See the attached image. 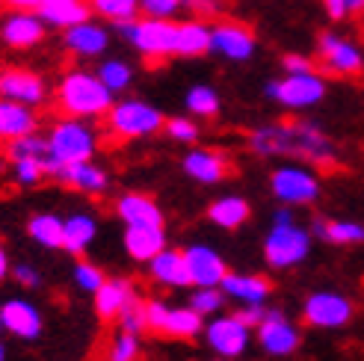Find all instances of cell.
I'll return each instance as SVG.
<instances>
[{
	"instance_id": "cell-35",
	"label": "cell",
	"mask_w": 364,
	"mask_h": 361,
	"mask_svg": "<svg viewBox=\"0 0 364 361\" xmlns=\"http://www.w3.org/2000/svg\"><path fill=\"white\" fill-rule=\"evenodd\" d=\"M89 9L98 12L101 18L113 24H124V21H134L139 15V0H86Z\"/></svg>"
},
{
	"instance_id": "cell-1",
	"label": "cell",
	"mask_w": 364,
	"mask_h": 361,
	"mask_svg": "<svg viewBox=\"0 0 364 361\" xmlns=\"http://www.w3.org/2000/svg\"><path fill=\"white\" fill-rule=\"evenodd\" d=\"M249 149L261 157H299L314 166L338 163L335 142L314 122H287L255 128L249 136Z\"/></svg>"
},
{
	"instance_id": "cell-43",
	"label": "cell",
	"mask_w": 364,
	"mask_h": 361,
	"mask_svg": "<svg viewBox=\"0 0 364 361\" xmlns=\"http://www.w3.org/2000/svg\"><path fill=\"white\" fill-rule=\"evenodd\" d=\"M166 134L175 139V142H196L198 139V124L193 122V119H187V116H178V119H169L166 124Z\"/></svg>"
},
{
	"instance_id": "cell-51",
	"label": "cell",
	"mask_w": 364,
	"mask_h": 361,
	"mask_svg": "<svg viewBox=\"0 0 364 361\" xmlns=\"http://www.w3.org/2000/svg\"><path fill=\"white\" fill-rule=\"evenodd\" d=\"M9 269H12V266H9V255H6V249L0 246V281L9 276Z\"/></svg>"
},
{
	"instance_id": "cell-10",
	"label": "cell",
	"mask_w": 364,
	"mask_h": 361,
	"mask_svg": "<svg viewBox=\"0 0 364 361\" xmlns=\"http://www.w3.org/2000/svg\"><path fill=\"white\" fill-rule=\"evenodd\" d=\"M205 338H208V347L223 355V358H237L246 352L249 340H252V326L237 317V314H225V317H216L205 326Z\"/></svg>"
},
{
	"instance_id": "cell-48",
	"label": "cell",
	"mask_w": 364,
	"mask_h": 361,
	"mask_svg": "<svg viewBox=\"0 0 364 361\" xmlns=\"http://www.w3.org/2000/svg\"><path fill=\"white\" fill-rule=\"evenodd\" d=\"M264 314H267L264 305H243V311H237V317L246 323V326H252V329H258V326H261V323H264Z\"/></svg>"
},
{
	"instance_id": "cell-53",
	"label": "cell",
	"mask_w": 364,
	"mask_h": 361,
	"mask_svg": "<svg viewBox=\"0 0 364 361\" xmlns=\"http://www.w3.org/2000/svg\"><path fill=\"white\" fill-rule=\"evenodd\" d=\"M0 361H6V347L0 344Z\"/></svg>"
},
{
	"instance_id": "cell-56",
	"label": "cell",
	"mask_w": 364,
	"mask_h": 361,
	"mask_svg": "<svg viewBox=\"0 0 364 361\" xmlns=\"http://www.w3.org/2000/svg\"><path fill=\"white\" fill-rule=\"evenodd\" d=\"M184 4H187V0H184Z\"/></svg>"
},
{
	"instance_id": "cell-22",
	"label": "cell",
	"mask_w": 364,
	"mask_h": 361,
	"mask_svg": "<svg viewBox=\"0 0 364 361\" xmlns=\"http://www.w3.org/2000/svg\"><path fill=\"white\" fill-rule=\"evenodd\" d=\"M163 249H166V231H163V225H127L124 252L134 261L149 264Z\"/></svg>"
},
{
	"instance_id": "cell-15",
	"label": "cell",
	"mask_w": 364,
	"mask_h": 361,
	"mask_svg": "<svg viewBox=\"0 0 364 361\" xmlns=\"http://www.w3.org/2000/svg\"><path fill=\"white\" fill-rule=\"evenodd\" d=\"M0 317H4V329L21 340H36L42 335V311L24 296H12L0 302Z\"/></svg>"
},
{
	"instance_id": "cell-54",
	"label": "cell",
	"mask_w": 364,
	"mask_h": 361,
	"mask_svg": "<svg viewBox=\"0 0 364 361\" xmlns=\"http://www.w3.org/2000/svg\"><path fill=\"white\" fill-rule=\"evenodd\" d=\"M0 332H4V317H0Z\"/></svg>"
},
{
	"instance_id": "cell-29",
	"label": "cell",
	"mask_w": 364,
	"mask_h": 361,
	"mask_svg": "<svg viewBox=\"0 0 364 361\" xmlns=\"http://www.w3.org/2000/svg\"><path fill=\"white\" fill-rule=\"evenodd\" d=\"M311 237H320L335 246H355L364 243V225L353 220H314L311 222Z\"/></svg>"
},
{
	"instance_id": "cell-25",
	"label": "cell",
	"mask_w": 364,
	"mask_h": 361,
	"mask_svg": "<svg viewBox=\"0 0 364 361\" xmlns=\"http://www.w3.org/2000/svg\"><path fill=\"white\" fill-rule=\"evenodd\" d=\"M116 213L124 225H163V210L157 208L154 198L127 193L116 202Z\"/></svg>"
},
{
	"instance_id": "cell-40",
	"label": "cell",
	"mask_w": 364,
	"mask_h": 361,
	"mask_svg": "<svg viewBox=\"0 0 364 361\" xmlns=\"http://www.w3.org/2000/svg\"><path fill=\"white\" fill-rule=\"evenodd\" d=\"M45 175H48V166L42 160H15L12 163V178H15V184H21V187H36Z\"/></svg>"
},
{
	"instance_id": "cell-32",
	"label": "cell",
	"mask_w": 364,
	"mask_h": 361,
	"mask_svg": "<svg viewBox=\"0 0 364 361\" xmlns=\"http://www.w3.org/2000/svg\"><path fill=\"white\" fill-rule=\"evenodd\" d=\"M27 234L45 249H63V220L57 213H36L27 222Z\"/></svg>"
},
{
	"instance_id": "cell-16",
	"label": "cell",
	"mask_w": 364,
	"mask_h": 361,
	"mask_svg": "<svg viewBox=\"0 0 364 361\" xmlns=\"http://www.w3.org/2000/svg\"><path fill=\"white\" fill-rule=\"evenodd\" d=\"M184 258H187V269H190V279L196 287H220V281L228 273L223 255L210 246H202V243L187 246Z\"/></svg>"
},
{
	"instance_id": "cell-50",
	"label": "cell",
	"mask_w": 364,
	"mask_h": 361,
	"mask_svg": "<svg viewBox=\"0 0 364 361\" xmlns=\"http://www.w3.org/2000/svg\"><path fill=\"white\" fill-rule=\"evenodd\" d=\"M6 6H12L15 12H36L42 6V0H4Z\"/></svg>"
},
{
	"instance_id": "cell-33",
	"label": "cell",
	"mask_w": 364,
	"mask_h": 361,
	"mask_svg": "<svg viewBox=\"0 0 364 361\" xmlns=\"http://www.w3.org/2000/svg\"><path fill=\"white\" fill-rule=\"evenodd\" d=\"M205 332V317L196 314L190 305L187 308H172L169 305V317H166V329H163V335L169 338H196Z\"/></svg>"
},
{
	"instance_id": "cell-3",
	"label": "cell",
	"mask_w": 364,
	"mask_h": 361,
	"mask_svg": "<svg viewBox=\"0 0 364 361\" xmlns=\"http://www.w3.org/2000/svg\"><path fill=\"white\" fill-rule=\"evenodd\" d=\"M98 149V136L80 119H65L60 124H53V131L48 136V151H50V169L48 175H53L60 166L68 163H83V160H92Z\"/></svg>"
},
{
	"instance_id": "cell-30",
	"label": "cell",
	"mask_w": 364,
	"mask_h": 361,
	"mask_svg": "<svg viewBox=\"0 0 364 361\" xmlns=\"http://www.w3.org/2000/svg\"><path fill=\"white\" fill-rule=\"evenodd\" d=\"M210 50V27L205 21H181L175 39V57H202Z\"/></svg>"
},
{
	"instance_id": "cell-28",
	"label": "cell",
	"mask_w": 364,
	"mask_h": 361,
	"mask_svg": "<svg viewBox=\"0 0 364 361\" xmlns=\"http://www.w3.org/2000/svg\"><path fill=\"white\" fill-rule=\"evenodd\" d=\"M98 234V222L92 213H71L68 220H63V249L68 255H83L92 246Z\"/></svg>"
},
{
	"instance_id": "cell-14",
	"label": "cell",
	"mask_w": 364,
	"mask_h": 361,
	"mask_svg": "<svg viewBox=\"0 0 364 361\" xmlns=\"http://www.w3.org/2000/svg\"><path fill=\"white\" fill-rule=\"evenodd\" d=\"M210 50L231 63H246L255 57V36L243 24H213L210 27Z\"/></svg>"
},
{
	"instance_id": "cell-11",
	"label": "cell",
	"mask_w": 364,
	"mask_h": 361,
	"mask_svg": "<svg viewBox=\"0 0 364 361\" xmlns=\"http://www.w3.org/2000/svg\"><path fill=\"white\" fill-rule=\"evenodd\" d=\"M258 344L267 355H276V358H287L294 355L302 344V335L299 329L284 317L282 308H267L264 323L258 326Z\"/></svg>"
},
{
	"instance_id": "cell-26",
	"label": "cell",
	"mask_w": 364,
	"mask_h": 361,
	"mask_svg": "<svg viewBox=\"0 0 364 361\" xmlns=\"http://www.w3.org/2000/svg\"><path fill=\"white\" fill-rule=\"evenodd\" d=\"M48 27H75L80 21H89V4L86 0H42V6L36 9Z\"/></svg>"
},
{
	"instance_id": "cell-47",
	"label": "cell",
	"mask_w": 364,
	"mask_h": 361,
	"mask_svg": "<svg viewBox=\"0 0 364 361\" xmlns=\"http://www.w3.org/2000/svg\"><path fill=\"white\" fill-rule=\"evenodd\" d=\"M282 68H284V75H308V71H314V63L302 57V53H287L282 60Z\"/></svg>"
},
{
	"instance_id": "cell-42",
	"label": "cell",
	"mask_w": 364,
	"mask_h": 361,
	"mask_svg": "<svg viewBox=\"0 0 364 361\" xmlns=\"http://www.w3.org/2000/svg\"><path fill=\"white\" fill-rule=\"evenodd\" d=\"M107 281V276L101 273V269L95 266V264H86V261H80L77 266H75V284L80 287L83 293H92L95 296V291Z\"/></svg>"
},
{
	"instance_id": "cell-52",
	"label": "cell",
	"mask_w": 364,
	"mask_h": 361,
	"mask_svg": "<svg viewBox=\"0 0 364 361\" xmlns=\"http://www.w3.org/2000/svg\"><path fill=\"white\" fill-rule=\"evenodd\" d=\"M347 9H350V15L364 12V0H347Z\"/></svg>"
},
{
	"instance_id": "cell-9",
	"label": "cell",
	"mask_w": 364,
	"mask_h": 361,
	"mask_svg": "<svg viewBox=\"0 0 364 361\" xmlns=\"http://www.w3.org/2000/svg\"><path fill=\"white\" fill-rule=\"evenodd\" d=\"M302 317L314 329H341L353 320V302L335 291H317L305 299Z\"/></svg>"
},
{
	"instance_id": "cell-27",
	"label": "cell",
	"mask_w": 364,
	"mask_h": 361,
	"mask_svg": "<svg viewBox=\"0 0 364 361\" xmlns=\"http://www.w3.org/2000/svg\"><path fill=\"white\" fill-rule=\"evenodd\" d=\"M184 172L202 184H220L228 175V160L220 151H205V149H193L184 157Z\"/></svg>"
},
{
	"instance_id": "cell-45",
	"label": "cell",
	"mask_w": 364,
	"mask_h": 361,
	"mask_svg": "<svg viewBox=\"0 0 364 361\" xmlns=\"http://www.w3.org/2000/svg\"><path fill=\"white\" fill-rule=\"evenodd\" d=\"M184 0H139V12H145V18H172Z\"/></svg>"
},
{
	"instance_id": "cell-21",
	"label": "cell",
	"mask_w": 364,
	"mask_h": 361,
	"mask_svg": "<svg viewBox=\"0 0 364 361\" xmlns=\"http://www.w3.org/2000/svg\"><path fill=\"white\" fill-rule=\"evenodd\" d=\"M149 273L163 287H190L193 284L184 252L169 249V246L163 249V252H157V255L149 261Z\"/></svg>"
},
{
	"instance_id": "cell-4",
	"label": "cell",
	"mask_w": 364,
	"mask_h": 361,
	"mask_svg": "<svg viewBox=\"0 0 364 361\" xmlns=\"http://www.w3.org/2000/svg\"><path fill=\"white\" fill-rule=\"evenodd\" d=\"M311 252V231L296 222H272L264 240V258L276 269H290L308 258Z\"/></svg>"
},
{
	"instance_id": "cell-8",
	"label": "cell",
	"mask_w": 364,
	"mask_h": 361,
	"mask_svg": "<svg viewBox=\"0 0 364 361\" xmlns=\"http://www.w3.org/2000/svg\"><path fill=\"white\" fill-rule=\"evenodd\" d=\"M269 190L279 198L282 205L296 208V205H311L320 195V180L311 169L296 166V163H284L279 169H272L269 175Z\"/></svg>"
},
{
	"instance_id": "cell-7",
	"label": "cell",
	"mask_w": 364,
	"mask_h": 361,
	"mask_svg": "<svg viewBox=\"0 0 364 361\" xmlns=\"http://www.w3.org/2000/svg\"><path fill=\"white\" fill-rule=\"evenodd\" d=\"M264 95L269 101L287 107V110H305V107H314L326 98V80L317 71H308V75H284L282 80H269L264 86Z\"/></svg>"
},
{
	"instance_id": "cell-2",
	"label": "cell",
	"mask_w": 364,
	"mask_h": 361,
	"mask_svg": "<svg viewBox=\"0 0 364 361\" xmlns=\"http://www.w3.org/2000/svg\"><path fill=\"white\" fill-rule=\"evenodd\" d=\"M57 101H60L65 116L92 119V116H104L113 107V92L98 80V75H92V71H68V75L60 80Z\"/></svg>"
},
{
	"instance_id": "cell-41",
	"label": "cell",
	"mask_w": 364,
	"mask_h": 361,
	"mask_svg": "<svg viewBox=\"0 0 364 361\" xmlns=\"http://www.w3.org/2000/svg\"><path fill=\"white\" fill-rule=\"evenodd\" d=\"M119 329L122 332H131V335H142L145 329V302H139V299H134L131 305H127V308L119 314Z\"/></svg>"
},
{
	"instance_id": "cell-18",
	"label": "cell",
	"mask_w": 364,
	"mask_h": 361,
	"mask_svg": "<svg viewBox=\"0 0 364 361\" xmlns=\"http://www.w3.org/2000/svg\"><path fill=\"white\" fill-rule=\"evenodd\" d=\"M53 178H57L60 184H65V187L89 193V195H101V193H107V187H110V175H107V169L95 166L92 160L60 166L57 172H53Z\"/></svg>"
},
{
	"instance_id": "cell-36",
	"label": "cell",
	"mask_w": 364,
	"mask_h": 361,
	"mask_svg": "<svg viewBox=\"0 0 364 361\" xmlns=\"http://www.w3.org/2000/svg\"><path fill=\"white\" fill-rule=\"evenodd\" d=\"M98 80L110 89V92L116 95V92H124L127 86L134 83V68L127 65V63H122V60H104L101 65H98Z\"/></svg>"
},
{
	"instance_id": "cell-34",
	"label": "cell",
	"mask_w": 364,
	"mask_h": 361,
	"mask_svg": "<svg viewBox=\"0 0 364 361\" xmlns=\"http://www.w3.org/2000/svg\"><path fill=\"white\" fill-rule=\"evenodd\" d=\"M9 160H42V163L50 169V151H48V136L39 134H27L21 139H12L9 149H6Z\"/></svg>"
},
{
	"instance_id": "cell-17",
	"label": "cell",
	"mask_w": 364,
	"mask_h": 361,
	"mask_svg": "<svg viewBox=\"0 0 364 361\" xmlns=\"http://www.w3.org/2000/svg\"><path fill=\"white\" fill-rule=\"evenodd\" d=\"M48 24L39 18V12H15L0 24V39L9 48H33L45 39Z\"/></svg>"
},
{
	"instance_id": "cell-6",
	"label": "cell",
	"mask_w": 364,
	"mask_h": 361,
	"mask_svg": "<svg viewBox=\"0 0 364 361\" xmlns=\"http://www.w3.org/2000/svg\"><path fill=\"white\" fill-rule=\"evenodd\" d=\"M107 124L122 139H139L163 131L166 119H163L157 107L145 101H113V107L107 110Z\"/></svg>"
},
{
	"instance_id": "cell-20",
	"label": "cell",
	"mask_w": 364,
	"mask_h": 361,
	"mask_svg": "<svg viewBox=\"0 0 364 361\" xmlns=\"http://www.w3.org/2000/svg\"><path fill=\"white\" fill-rule=\"evenodd\" d=\"M220 291L240 302V305H264L269 299L272 284L264 276H252V273H225V279L220 281Z\"/></svg>"
},
{
	"instance_id": "cell-12",
	"label": "cell",
	"mask_w": 364,
	"mask_h": 361,
	"mask_svg": "<svg viewBox=\"0 0 364 361\" xmlns=\"http://www.w3.org/2000/svg\"><path fill=\"white\" fill-rule=\"evenodd\" d=\"M317 53H320V63L329 71H335V75H361L364 71L361 48L338 33H323L317 42Z\"/></svg>"
},
{
	"instance_id": "cell-31",
	"label": "cell",
	"mask_w": 364,
	"mask_h": 361,
	"mask_svg": "<svg viewBox=\"0 0 364 361\" xmlns=\"http://www.w3.org/2000/svg\"><path fill=\"white\" fill-rule=\"evenodd\" d=\"M249 202L240 195H223V198H216V202L208 208V220L213 225H220V228H240L246 220H249Z\"/></svg>"
},
{
	"instance_id": "cell-19",
	"label": "cell",
	"mask_w": 364,
	"mask_h": 361,
	"mask_svg": "<svg viewBox=\"0 0 364 361\" xmlns=\"http://www.w3.org/2000/svg\"><path fill=\"white\" fill-rule=\"evenodd\" d=\"M136 299V291H134V281L131 279H107L98 291H95V314L101 320H119V314L127 308Z\"/></svg>"
},
{
	"instance_id": "cell-49",
	"label": "cell",
	"mask_w": 364,
	"mask_h": 361,
	"mask_svg": "<svg viewBox=\"0 0 364 361\" xmlns=\"http://www.w3.org/2000/svg\"><path fill=\"white\" fill-rule=\"evenodd\" d=\"M323 9H326V15H329L332 21H343V18L350 15L347 0H323Z\"/></svg>"
},
{
	"instance_id": "cell-46",
	"label": "cell",
	"mask_w": 364,
	"mask_h": 361,
	"mask_svg": "<svg viewBox=\"0 0 364 361\" xmlns=\"http://www.w3.org/2000/svg\"><path fill=\"white\" fill-rule=\"evenodd\" d=\"M9 276H12L18 284H21V287H30V291H36V287L42 284V276L36 273L30 264H15V266L9 269Z\"/></svg>"
},
{
	"instance_id": "cell-24",
	"label": "cell",
	"mask_w": 364,
	"mask_h": 361,
	"mask_svg": "<svg viewBox=\"0 0 364 361\" xmlns=\"http://www.w3.org/2000/svg\"><path fill=\"white\" fill-rule=\"evenodd\" d=\"M107 45H110V36L92 21H80L65 30V48L77 57H98V53L107 50Z\"/></svg>"
},
{
	"instance_id": "cell-55",
	"label": "cell",
	"mask_w": 364,
	"mask_h": 361,
	"mask_svg": "<svg viewBox=\"0 0 364 361\" xmlns=\"http://www.w3.org/2000/svg\"><path fill=\"white\" fill-rule=\"evenodd\" d=\"M216 361H223V358H216Z\"/></svg>"
},
{
	"instance_id": "cell-13",
	"label": "cell",
	"mask_w": 364,
	"mask_h": 361,
	"mask_svg": "<svg viewBox=\"0 0 364 361\" xmlns=\"http://www.w3.org/2000/svg\"><path fill=\"white\" fill-rule=\"evenodd\" d=\"M0 98L24 107H39L48 98V86L30 68H4L0 71Z\"/></svg>"
},
{
	"instance_id": "cell-5",
	"label": "cell",
	"mask_w": 364,
	"mask_h": 361,
	"mask_svg": "<svg viewBox=\"0 0 364 361\" xmlns=\"http://www.w3.org/2000/svg\"><path fill=\"white\" fill-rule=\"evenodd\" d=\"M116 27L145 57H175L178 24H172L169 18H142V21L134 18V21H124Z\"/></svg>"
},
{
	"instance_id": "cell-38",
	"label": "cell",
	"mask_w": 364,
	"mask_h": 361,
	"mask_svg": "<svg viewBox=\"0 0 364 361\" xmlns=\"http://www.w3.org/2000/svg\"><path fill=\"white\" fill-rule=\"evenodd\" d=\"M223 305H225V293L220 287H196L190 296V308L202 317H213L216 311H223Z\"/></svg>"
},
{
	"instance_id": "cell-37",
	"label": "cell",
	"mask_w": 364,
	"mask_h": 361,
	"mask_svg": "<svg viewBox=\"0 0 364 361\" xmlns=\"http://www.w3.org/2000/svg\"><path fill=\"white\" fill-rule=\"evenodd\" d=\"M187 110L193 116H202V119L216 116V113H220V92H216L213 86H205V83L190 86V92H187Z\"/></svg>"
},
{
	"instance_id": "cell-44",
	"label": "cell",
	"mask_w": 364,
	"mask_h": 361,
	"mask_svg": "<svg viewBox=\"0 0 364 361\" xmlns=\"http://www.w3.org/2000/svg\"><path fill=\"white\" fill-rule=\"evenodd\" d=\"M166 317H169V305L160 302V299H149L145 302V326H149L151 332H160L166 329Z\"/></svg>"
},
{
	"instance_id": "cell-23",
	"label": "cell",
	"mask_w": 364,
	"mask_h": 361,
	"mask_svg": "<svg viewBox=\"0 0 364 361\" xmlns=\"http://www.w3.org/2000/svg\"><path fill=\"white\" fill-rule=\"evenodd\" d=\"M36 124H39V119H36L33 107H24V104L0 98V139H4V142H12V139H21L27 134H36Z\"/></svg>"
},
{
	"instance_id": "cell-39",
	"label": "cell",
	"mask_w": 364,
	"mask_h": 361,
	"mask_svg": "<svg viewBox=\"0 0 364 361\" xmlns=\"http://www.w3.org/2000/svg\"><path fill=\"white\" fill-rule=\"evenodd\" d=\"M139 358H142L139 338L119 329V335L113 338L110 350H107V361H139Z\"/></svg>"
}]
</instances>
